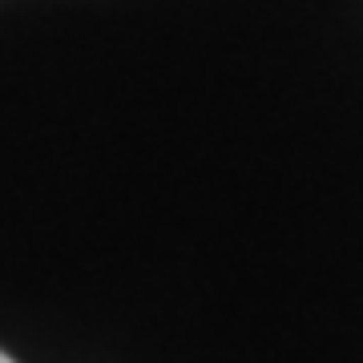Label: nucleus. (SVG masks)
<instances>
[{
  "label": "nucleus",
  "instance_id": "nucleus-1",
  "mask_svg": "<svg viewBox=\"0 0 363 363\" xmlns=\"http://www.w3.org/2000/svg\"><path fill=\"white\" fill-rule=\"evenodd\" d=\"M0 363H13V359H9V355H4V351H0Z\"/></svg>",
  "mask_w": 363,
  "mask_h": 363
}]
</instances>
